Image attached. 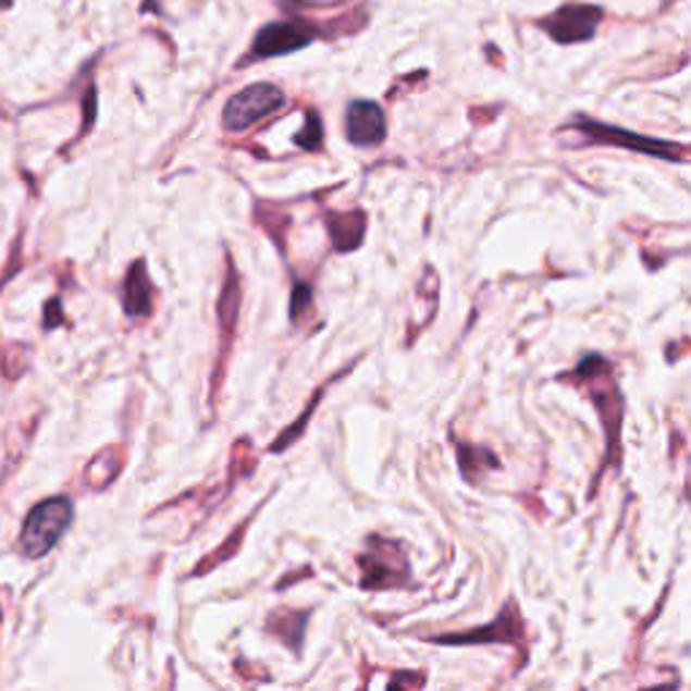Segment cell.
<instances>
[{
  "instance_id": "6da1fadb",
  "label": "cell",
  "mask_w": 691,
  "mask_h": 691,
  "mask_svg": "<svg viewBox=\"0 0 691 691\" xmlns=\"http://www.w3.org/2000/svg\"><path fill=\"white\" fill-rule=\"evenodd\" d=\"M73 521V503L69 497H49L33 505L20 532V552L27 559H41L52 552Z\"/></svg>"
},
{
  "instance_id": "7a4b0ae2",
  "label": "cell",
  "mask_w": 691,
  "mask_h": 691,
  "mask_svg": "<svg viewBox=\"0 0 691 691\" xmlns=\"http://www.w3.org/2000/svg\"><path fill=\"white\" fill-rule=\"evenodd\" d=\"M286 103L284 92L273 84H251V87L240 89L227 100L222 111V125L230 133H244L255 127L257 122L266 116L276 114L281 106Z\"/></svg>"
},
{
  "instance_id": "3957f363",
  "label": "cell",
  "mask_w": 691,
  "mask_h": 691,
  "mask_svg": "<svg viewBox=\"0 0 691 691\" xmlns=\"http://www.w3.org/2000/svg\"><path fill=\"white\" fill-rule=\"evenodd\" d=\"M362 589H397L411 581V570L397 543L370 538L368 554L359 556Z\"/></svg>"
},
{
  "instance_id": "277c9868",
  "label": "cell",
  "mask_w": 691,
  "mask_h": 691,
  "mask_svg": "<svg viewBox=\"0 0 691 691\" xmlns=\"http://www.w3.org/2000/svg\"><path fill=\"white\" fill-rule=\"evenodd\" d=\"M319 38V27L311 25L306 20H284V22H271V25L262 27L255 36L249 54L240 60V65H249L255 60H271L279 54L297 52V49L308 47Z\"/></svg>"
},
{
  "instance_id": "5b68a950",
  "label": "cell",
  "mask_w": 691,
  "mask_h": 691,
  "mask_svg": "<svg viewBox=\"0 0 691 691\" xmlns=\"http://www.w3.org/2000/svg\"><path fill=\"white\" fill-rule=\"evenodd\" d=\"M572 125L581 131L583 138H589V144L621 146V149L640 151V155H651V157H662V160H670V162L687 160V149H683V146H676V144H667V140L645 138V136H638V133H624V131H619V127L600 125V122L587 120V116H578Z\"/></svg>"
},
{
  "instance_id": "8992f818",
  "label": "cell",
  "mask_w": 691,
  "mask_h": 691,
  "mask_svg": "<svg viewBox=\"0 0 691 691\" xmlns=\"http://www.w3.org/2000/svg\"><path fill=\"white\" fill-rule=\"evenodd\" d=\"M603 16V9H597V5L565 3L559 5L552 16L538 22V25H541L556 44H578L594 38Z\"/></svg>"
},
{
  "instance_id": "52a82bcc",
  "label": "cell",
  "mask_w": 691,
  "mask_h": 691,
  "mask_svg": "<svg viewBox=\"0 0 691 691\" xmlns=\"http://www.w3.org/2000/svg\"><path fill=\"white\" fill-rule=\"evenodd\" d=\"M435 643H446V645H465V643H510V645H519L521 651H527V640H525V621H521L519 608L516 603L510 600L505 605V610L499 614L497 621L486 624L484 629H473V632H462V634H437Z\"/></svg>"
},
{
  "instance_id": "ba28073f",
  "label": "cell",
  "mask_w": 691,
  "mask_h": 691,
  "mask_svg": "<svg viewBox=\"0 0 691 691\" xmlns=\"http://www.w3.org/2000/svg\"><path fill=\"white\" fill-rule=\"evenodd\" d=\"M346 136L354 146H379L386 138L384 111L373 100H354L346 111Z\"/></svg>"
},
{
  "instance_id": "9c48e42d",
  "label": "cell",
  "mask_w": 691,
  "mask_h": 691,
  "mask_svg": "<svg viewBox=\"0 0 691 691\" xmlns=\"http://www.w3.org/2000/svg\"><path fill=\"white\" fill-rule=\"evenodd\" d=\"M122 306H125V313L131 319H144L151 313V306H155V286H151L144 260L133 262V268L127 271L125 286H122Z\"/></svg>"
},
{
  "instance_id": "30bf717a",
  "label": "cell",
  "mask_w": 691,
  "mask_h": 691,
  "mask_svg": "<svg viewBox=\"0 0 691 691\" xmlns=\"http://www.w3.org/2000/svg\"><path fill=\"white\" fill-rule=\"evenodd\" d=\"M594 406L600 408L603 416V427L608 432V454L614 462H619V432H621V416H624V403L619 390L614 384H605L603 390L594 392Z\"/></svg>"
},
{
  "instance_id": "8fae6325",
  "label": "cell",
  "mask_w": 691,
  "mask_h": 691,
  "mask_svg": "<svg viewBox=\"0 0 691 691\" xmlns=\"http://www.w3.org/2000/svg\"><path fill=\"white\" fill-rule=\"evenodd\" d=\"M306 621H308V610H289V608H279L268 616V632L276 634L279 640H284L295 654H300V643L303 634H306Z\"/></svg>"
},
{
  "instance_id": "7c38bea8",
  "label": "cell",
  "mask_w": 691,
  "mask_h": 691,
  "mask_svg": "<svg viewBox=\"0 0 691 691\" xmlns=\"http://www.w3.org/2000/svg\"><path fill=\"white\" fill-rule=\"evenodd\" d=\"M330 238L338 251H354L365 238V217L359 211L328 213Z\"/></svg>"
},
{
  "instance_id": "4fadbf2b",
  "label": "cell",
  "mask_w": 691,
  "mask_h": 691,
  "mask_svg": "<svg viewBox=\"0 0 691 691\" xmlns=\"http://www.w3.org/2000/svg\"><path fill=\"white\" fill-rule=\"evenodd\" d=\"M122 462H125V457H122L120 448H106V452H100L98 457L87 465L84 479H87V484L92 489H106L109 484H114V479L122 470Z\"/></svg>"
},
{
  "instance_id": "5bb4252c",
  "label": "cell",
  "mask_w": 691,
  "mask_h": 691,
  "mask_svg": "<svg viewBox=\"0 0 691 691\" xmlns=\"http://www.w3.org/2000/svg\"><path fill=\"white\" fill-rule=\"evenodd\" d=\"M459 452V468H462L465 479L468 481H479L486 470L499 468V459L494 457L489 448L481 446H468V443H457Z\"/></svg>"
},
{
  "instance_id": "9a60e30c",
  "label": "cell",
  "mask_w": 691,
  "mask_h": 691,
  "mask_svg": "<svg viewBox=\"0 0 691 691\" xmlns=\"http://www.w3.org/2000/svg\"><path fill=\"white\" fill-rule=\"evenodd\" d=\"M238 306H240L238 276H235V273H230L227 284H224V292H222V300H219V317H222L224 333H230V330H233V322H235V313H238Z\"/></svg>"
},
{
  "instance_id": "2e32d148",
  "label": "cell",
  "mask_w": 691,
  "mask_h": 691,
  "mask_svg": "<svg viewBox=\"0 0 691 691\" xmlns=\"http://www.w3.org/2000/svg\"><path fill=\"white\" fill-rule=\"evenodd\" d=\"M249 521L251 519H246L244 525H240V530H235L233 535L227 538V543H224L222 548H219V552H213V554H208L206 559H203V565L198 567V570H195V576H203V572H208L211 570V567H217V565H222L224 559H227L230 554L235 552V548H240V541H244V535H246V530H249Z\"/></svg>"
},
{
  "instance_id": "e0dca14e",
  "label": "cell",
  "mask_w": 691,
  "mask_h": 691,
  "mask_svg": "<svg viewBox=\"0 0 691 691\" xmlns=\"http://www.w3.org/2000/svg\"><path fill=\"white\" fill-rule=\"evenodd\" d=\"M297 146H303V149H308V151H317L319 146H322V140H324V136H322V122H319V116L313 114H308V131H303V133H297Z\"/></svg>"
},
{
  "instance_id": "ac0fdd59",
  "label": "cell",
  "mask_w": 691,
  "mask_h": 691,
  "mask_svg": "<svg viewBox=\"0 0 691 691\" xmlns=\"http://www.w3.org/2000/svg\"><path fill=\"white\" fill-rule=\"evenodd\" d=\"M63 303H60V297H52V300H47V306H44V330L63 328Z\"/></svg>"
},
{
  "instance_id": "d6986e66",
  "label": "cell",
  "mask_w": 691,
  "mask_h": 691,
  "mask_svg": "<svg viewBox=\"0 0 691 691\" xmlns=\"http://www.w3.org/2000/svg\"><path fill=\"white\" fill-rule=\"evenodd\" d=\"M308 308H311V289L306 284H297L295 295H292V319L300 322L303 311H308Z\"/></svg>"
},
{
  "instance_id": "ffe728a7",
  "label": "cell",
  "mask_w": 691,
  "mask_h": 691,
  "mask_svg": "<svg viewBox=\"0 0 691 691\" xmlns=\"http://www.w3.org/2000/svg\"><path fill=\"white\" fill-rule=\"evenodd\" d=\"M92 122H95V89L89 87L87 95H84V127H82V133H78V138H82L84 133L92 127Z\"/></svg>"
},
{
  "instance_id": "44dd1931",
  "label": "cell",
  "mask_w": 691,
  "mask_h": 691,
  "mask_svg": "<svg viewBox=\"0 0 691 691\" xmlns=\"http://www.w3.org/2000/svg\"><path fill=\"white\" fill-rule=\"evenodd\" d=\"M643 691H676L673 683H665V687H654V689H643Z\"/></svg>"
},
{
  "instance_id": "7402d4cb",
  "label": "cell",
  "mask_w": 691,
  "mask_h": 691,
  "mask_svg": "<svg viewBox=\"0 0 691 691\" xmlns=\"http://www.w3.org/2000/svg\"><path fill=\"white\" fill-rule=\"evenodd\" d=\"M11 5H14V0H0V11L11 9Z\"/></svg>"
},
{
  "instance_id": "603a6c76",
  "label": "cell",
  "mask_w": 691,
  "mask_h": 691,
  "mask_svg": "<svg viewBox=\"0 0 691 691\" xmlns=\"http://www.w3.org/2000/svg\"><path fill=\"white\" fill-rule=\"evenodd\" d=\"M390 691H403V689H397V687H395V683H392V687H390Z\"/></svg>"
}]
</instances>
